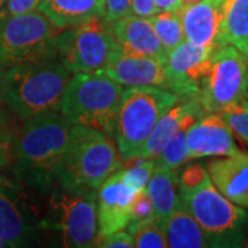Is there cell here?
<instances>
[{"instance_id":"obj_1","label":"cell","mask_w":248,"mask_h":248,"mask_svg":"<svg viewBox=\"0 0 248 248\" xmlns=\"http://www.w3.org/2000/svg\"><path fill=\"white\" fill-rule=\"evenodd\" d=\"M73 124L61 110L21 123L11 174L22 185L46 193L55 182L69 146Z\"/></svg>"},{"instance_id":"obj_2","label":"cell","mask_w":248,"mask_h":248,"mask_svg":"<svg viewBox=\"0 0 248 248\" xmlns=\"http://www.w3.org/2000/svg\"><path fill=\"white\" fill-rule=\"evenodd\" d=\"M71 76L58 55L10 68L1 76L3 104L22 122L58 112Z\"/></svg>"},{"instance_id":"obj_3","label":"cell","mask_w":248,"mask_h":248,"mask_svg":"<svg viewBox=\"0 0 248 248\" xmlns=\"http://www.w3.org/2000/svg\"><path fill=\"white\" fill-rule=\"evenodd\" d=\"M123 91L102 69L75 73L65 87L60 110L73 125L95 128L115 140Z\"/></svg>"},{"instance_id":"obj_4","label":"cell","mask_w":248,"mask_h":248,"mask_svg":"<svg viewBox=\"0 0 248 248\" xmlns=\"http://www.w3.org/2000/svg\"><path fill=\"white\" fill-rule=\"evenodd\" d=\"M113 138L95 128L73 125L69 146L54 185L97 190L122 169Z\"/></svg>"},{"instance_id":"obj_5","label":"cell","mask_w":248,"mask_h":248,"mask_svg":"<svg viewBox=\"0 0 248 248\" xmlns=\"http://www.w3.org/2000/svg\"><path fill=\"white\" fill-rule=\"evenodd\" d=\"M46 193L42 232L54 233L62 247H94L98 239L97 190L53 185Z\"/></svg>"},{"instance_id":"obj_6","label":"cell","mask_w":248,"mask_h":248,"mask_svg":"<svg viewBox=\"0 0 248 248\" xmlns=\"http://www.w3.org/2000/svg\"><path fill=\"white\" fill-rule=\"evenodd\" d=\"M179 99L175 93L155 86L124 90L115 128V141L123 161L140 156L155 125Z\"/></svg>"},{"instance_id":"obj_7","label":"cell","mask_w":248,"mask_h":248,"mask_svg":"<svg viewBox=\"0 0 248 248\" xmlns=\"http://www.w3.org/2000/svg\"><path fill=\"white\" fill-rule=\"evenodd\" d=\"M182 203L203 229L208 247L237 248L248 237V211L231 202L210 177L190 190L179 192Z\"/></svg>"},{"instance_id":"obj_8","label":"cell","mask_w":248,"mask_h":248,"mask_svg":"<svg viewBox=\"0 0 248 248\" xmlns=\"http://www.w3.org/2000/svg\"><path fill=\"white\" fill-rule=\"evenodd\" d=\"M57 28L40 10L0 17V71L57 55Z\"/></svg>"},{"instance_id":"obj_9","label":"cell","mask_w":248,"mask_h":248,"mask_svg":"<svg viewBox=\"0 0 248 248\" xmlns=\"http://www.w3.org/2000/svg\"><path fill=\"white\" fill-rule=\"evenodd\" d=\"M117 47L102 18L68 28L57 37V55L73 75L104 69Z\"/></svg>"},{"instance_id":"obj_10","label":"cell","mask_w":248,"mask_h":248,"mask_svg":"<svg viewBox=\"0 0 248 248\" xmlns=\"http://www.w3.org/2000/svg\"><path fill=\"white\" fill-rule=\"evenodd\" d=\"M42 233V215L22 185L0 171V237L6 247L35 246Z\"/></svg>"},{"instance_id":"obj_11","label":"cell","mask_w":248,"mask_h":248,"mask_svg":"<svg viewBox=\"0 0 248 248\" xmlns=\"http://www.w3.org/2000/svg\"><path fill=\"white\" fill-rule=\"evenodd\" d=\"M248 58L231 45L215 50L200 101L205 112L219 113L223 108L247 97Z\"/></svg>"},{"instance_id":"obj_12","label":"cell","mask_w":248,"mask_h":248,"mask_svg":"<svg viewBox=\"0 0 248 248\" xmlns=\"http://www.w3.org/2000/svg\"><path fill=\"white\" fill-rule=\"evenodd\" d=\"M217 48L184 40L171 50L164 65L170 91L184 99L202 97L203 83L210 73Z\"/></svg>"},{"instance_id":"obj_13","label":"cell","mask_w":248,"mask_h":248,"mask_svg":"<svg viewBox=\"0 0 248 248\" xmlns=\"http://www.w3.org/2000/svg\"><path fill=\"white\" fill-rule=\"evenodd\" d=\"M186 143L189 160L225 157L240 152L231 127L215 112L204 113L189 127Z\"/></svg>"},{"instance_id":"obj_14","label":"cell","mask_w":248,"mask_h":248,"mask_svg":"<svg viewBox=\"0 0 248 248\" xmlns=\"http://www.w3.org/2000/svg\"><path fill=\"white\" fill-rule=\"evenodd\" d=\"M134 192L123 181L119 171L109 177L98 189V239H104L117 231L125 229L130 221ZM97 243V241H95Z\"/></svg>"},{"instance_id":"obj_15","label":"cell","mask_w":248,"mask_h":248,"mask_svg":"<svg viewBox=\"0 0 248 248\" xmlns=\"http://www.w3.org/2000/svg\"><path fill=\"white\" fill-rule=\"evenodd\" d=\"M102 71L123 87L155 86L169 90L166 68L161 62L128 53L120 45Z\"/></svg>"},{"instance_id":"obj_16","label":"cell","mask_w":248,"mask_h":248,"mask_svg":"<svg viewBox=\"0 0 248 248\" xmlns=\"http://www.w3.org/2000/svg\"><path fill=\"white\" fill-rule=\"evenodd\" d=\"M122 48L131 54L149 57L166 65L167 53L155 32L149 18L127 16L108 25Z\"/></svg>"},{"instance_id":"obj_17","label":"cell","mask_w":248,"mask_h":248,"mask_svg":"<svg viewBox=\"0 0 248 248\" xmlns=\"http://www.w3.org/2000/svg\"><path fill=\"white\" fill-rule=\"evenodd\" d=\"M225 0H200L179 10L185 39L196 45L219 47Z\"/></svg>"},{"instance_id":"obj_18","label":"cell","mask_w":248,"mask_h":248,"mask_svg":"<svg viewBox=\"0 0 248 248\" xmlns=\"http://www.w3.org/2000/svg\"><path fill=\"white\" fill-rule=\"evenodd\" d=\"M204 113L207 112L200 98L184 99V102L174 105L155 125L138 157L156 159L181 127L192 125Z\"/></svg>"},{"instance_id":"obj_19","label":"cell","mask_w":248,"mask_h":248,"mask_svg":"<svg viewBox=\"0 0 248 248\" xmlns=\"http://www.w3.org/2000/svg\"><path fill=\"white\" fill-rule=\"evenodd\" d=\"M214 186L231 202L248 210V155L240 151L208 164Z\"/></svg>"},{"instance_id":"obj_20","label":"cell","mask_w":248,"mask_h":248,"mask_svg":"<svg viewBox=\"0 0 248 248\" xmlns=\"http://www.w3.org/2000/svg\"><path fill=\"white\" fill-rule=\"evenodd\" d=\"M60 29L104 17V0H43L37 7Z\"/></svg>"},{"instance_id":"obj_21","label":"cell","mask_w":248,"mask_h":248,"mask_svg":"<svg viewBox=\"0 0 248 248\" xmlns=\"http://www.w3.org/2000/svg\"><path fill=\"white\" fill-rule=\"evenodd\" d=\"M146 192L153 204L155 215L164 223L178 205L182 203L178 170L164 169L155 164V170L146 185Z\"/></svg>"},{"instance_id":"obj_22","label":"cell","mask_w":248,"mask_h":248,"mask_svg":"<svg viewBox=\"0 0 248 248\" xmlns=\"http://www.w3.org/2000/svg\"><path fill=\"white\" fill-rule=\"evenodd\" d=\"M167 246L171 248H203L208 247V241L203 229L181 203L175 211L164 222Z\"/></svg>"},{"instance_id":"obj_23","label":"cell","mask_w":248,"mask_h":248,"mask_svg":"<svg viewBox=\"0 0 248 248\" xmlns=\"http://www.w3.org/2000/svg\"><path fill=\"white\" fill-rule=\"evenodd\" d=\"M231 45L248 58V0H225L219 47Z\"/></svg>"},{"instance_id":"obj_24","label":"cell","mask_w":248,"mask_h":248,"mask_svg":"<svg viewBox=\"0 0 248 248\" xmlns=\"http://www.w3.org/2000/svg\"><path fill=\"white\" fill-rule=\"evenodd\" d=\"M149 19L167 54L185 40L179 11H159Z\"/></svg>"},{"instance_id":"obj_25","label":"cell","mask_w":248,"mask_h":248,"mask_svg":"<svg viewBox=\"0 0 248 248\" xmlns=\"http://www.w3.org/2000/svg\"><path fill=\"white\" fill-rule=\"evenodd\" d=\"M21 123L4 104L0 105V171L11 167Z\"/></svg>"},{"instance_id":"obj_26","label":"cell","mask_w":248,"mask_h":248,"mask_svg":"<svg viewBox=\"0 0 248 248\" xmlns=\"http://www.w3.org/2000/svg\"><path fill=\"white\" fill-rule=\"evenodd\" d=\"M135 248H166L167 239L164 223L156 215L143 221L133 222L128 225Z\"/></svg>"},{"instance_id":"obj_27","label":"cell","mask_w":248,"mask_h":248,"mask_svg":"<svg viewBox=\"0 0 248 248\" xmlns=\"http://www.w3.org/2000/svg\"><path fill=\"white\" fill-rule=\"evenodd\" d=\"M189 127L190 125H185L178 130L175 135L171 138V141L167 143V146L155 159L156 166L170 170H178L189 160L187 143H186V135Z\"/></svg>"},{"instance_id":"obj_28","label":"cell","mask_w":248,"mask_h":248,"mask_svg":"<svg viewBox=\"0 0 248 248\" xmlns=\"http://www.w3.org/2000/svg\"><path fill=\"white\" fill-rule=\"evenodd\" d=\"M128 161H131L128 167L119 170L123 181L133 189L134 192L145 189L152 172L155 170V159L137 157V159L128 160Z\"/></svg>"},{"instance_id":"obj_29","label":"cell","mask_w":248,"mask_h":248,"mask_svg":"<svg viewBox=\"0 0 248 248\" xmlns=\"http://www.w3.org/2000/svg\"><path fill=\"white\" fill-rule=\"evenodd\" d=\"M219 113L231 127L232 131L237 134L248 145V98L233 102L223 108Z\"/></svg>"},{"instance_id":"obj_30","label":"cell","mask_w":248,"mask_h":248,"mask_svg":"<svg viewBox=\"0 0 248 248\" xmlns=\"http://www.w3.org/2000/svg\"><path fill=\"white\" fill-rule=\"evenodd\" d=\"M210 177L208 171L202 164H190L182 169L178 172V181H179V192L190 190L197 185H200L204 179Z\"/></svg>"},{"instance_id":"obj_31","label":"cell","mask_w":248,"mask_h":248,"mask_svg":"<svg viewBox=\"0 0 248 248\" xmlns=\"http://www.w3.org/2000/svg\"><path fill=\"white\" fill-rule=\"evenodd\" d=\"M153 215H155V208H153L151 197L146 192V187L142 190H138L134 195L133 203H131V211H130L131 221H130V223L148 219Z\"/></svg>"},{"instance_id":"obj_32","label":"cell","mask_w":248,"mask_h":248,"mask_svg":"<svg viewBox=\"0 0 248 248\" xmlns=\"http://www.w3.org/2000/svg\"><path fill=\"white\" fill-rule=\"evenodd\" d=\"M131 14V0H104V22L113 24Z\"/></svg>"},{"instance_id":"obj_33","label":"cell","mask_w":248,"mask_h":248,"mask_svg":"<svg viewBox=\"0 0 248 248\" xmlns=\"http://www.w3.org/2000/svg\"><path fill=\"white\" fill-rule=\"evenodd\" d=\"M43 0H7L0 13V17H11L35 11Z\"/></svg>"},{"instance_id":"obj_34","label":"cell","mask_w":248,"mask_h":248,"mask_svg":"<svg viewBox=\"0 0 248 248\" xmlns=\"http://www.w3.org/2000/svg\"><path fill=\"white\" fill-rule=\"evenodd\" d=\"M94 247H102V248H133V237L131 233L128 231H117L112 234H109L104 239L97 240Z\"/></svg>"},{"instance_id":"obj_35","label":"cell","mask_w":248,"mask_h":248,"mask_svg":"<svg viewBox=\"0 0 248 248\" xmlns=\"http://www.w3.org/2000/svg\"><path fill=\"white\" fill-rule=\"evenodd\" d=\"M159 11L155 0H131V14L142 18H151Z\"/></svg>"},{"instance_id":"obj_36","label":"cell","mask_w":248,"mask_h":248,"mask_svg":"<svg viewBox=\"0 0 248 248\" xmlns=\"http://www.w3.org/2000/svg\"><path fill=\"white\" fill-rule=\"evenodd\" d=\"M157 11H179L182 9V0H155Z\"/></svg>"},{"instance_id":"obj_37","label":"cell","mask_w":248,"mask_h":248,"mask_svg":"<svg viewBox=\"0 0 248 248\" xmlns=\"http://www.w3.org/2000/svg\"><path fill=\"white\" fill-rule=\"evenodd\" d=\"M197 1H200V0H182V7H185V6H192V4H195Z\"/></svg>"},{"instance_id":"obj_38","label":"cell","mask_w":248,"mask_h":248,"mask_svg":"<svg viewBox=\"0 0 248 248\" xmlns=\"http://www.w3.org/2000/svg\"><path fill=\"white\" fill-rule=\"evenodd\" d=\"M4 72L0 71V105H3V98H1V76H3Z\"/></svg>"},{"instance_id":"obj_39","label":"cell","mask_w":248,"mask_h":248,"mask_svg":"<svg viewBox=\"0 0 248 248\" xmlns=\"http://www.w3.org/2000/svg\"><path fill=\"white\" fill-rule=\"evenodd\" d=\"M6 1H7V0H0V13H1V10H3V7H4Z\"/></svg>"},{"instance_id":"obj_40","label":"cell","mask_w":248,"mask_h":248,"mask_svg":"<svg viewBox=\"0 0 248 248\" xmlns=\"http://www.w3.org/2000/svg\"><path fill=\"white\" fill-rule=\"evenodd\" d=\"M3 247H6V243L3 241V239L0 237V248H3Z\"/></svg>"},{"instance_id":"obj_41","label":"cell","mask_w":248,"mask_h":248,"mask_svg":"<svg viewBox=\"0 0 248 248\" xmlns=\"http://www.w3.org/2000/svg\"><path fill=\"white\" fill-rule=\"evenodd\" d=\"M247 247H248V237H247Z\"/></svg>"},{"instance_id":"obj_42","label":"cell","mask_w":248,"mask_h":248,"mask_svg":"<svg viewBox=\"0 0 248 248\" xmlns=\"http://www.w3.org/2000/svg\"><path fill=\"white\" fill-rule=\"evenodd\" d=\"M247 98H248V91H247Z\"/></svg>"}]
</instances>
